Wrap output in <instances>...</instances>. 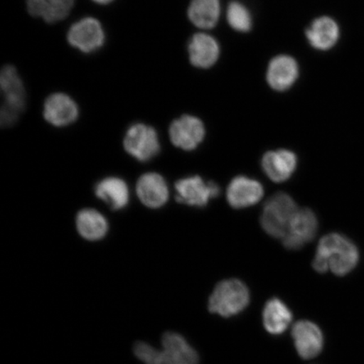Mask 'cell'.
<instances>
[{"mask_svg":"<svg viewBox=\"0 0 364 364\" xmlns=\"http://www.w3.org/2000/svg\"><path fill=\"white\" fill-rule=\"evenodd\" d=\"M135 357L144 364H198V352L183 336L166 331L161 338V348L144 341H136L133 349Z\"/></svg>","mask_w":364,"mask_h":364,"instance_id":"6da1fadb","label":"cell"},{"mask_svg":"<svg viewBox=\"0 0 364 364\" xmlns=\"http://www.w3.org/2000/svg\"><path fill=\"white\" fill-rule=\"evenodd\" d=\"M358 259V250L351 240L339 234H330L318 242L313 267L320 273L331 270L335 275L344 276L356 267Z\"/></svg>","mask_w":364,"mask_h":364,"instance_id":"7a4b0ae2","label":"cell"},{"mask_svg":"<svg viewBox=\"0 0 364 364\" xmlns=\"http://www.w3.org/2000/svg\"><path fill=\"white\" fill-rule=\"evenodd\" d=\"M0 86L4 97L0 122L3 127H11L16 124L20 114L25 110L26 104L24 85L15 67L7 65L3 68L0 75Z\"/></svg>","mask_w":364,"mask_h":364,"instance_id":"3957f363","label":"cell"},{"mask_svg":"<svg viewBox=\"0 0 364 364\" xmlns=\"http://www.w3.org/2000/svg\"><path fill=\"white\" fill-rule=\"evenodd\" d=\"M247 287L238 279H228L218 284L209 298L208 309L223 317L238 315L248 306Z\"/></svg>","mask_w":364,"mask_h":364,"instance_id":"277c9868","label":"cell"},{"mask_svg":"<svg viewBox=\"0 0 364 364\" xmlns=\"http://www.w3.org/2000/svg\"><path fill=\"white\" fill-rule=\"evenodd\" d=\"M298 208L294 199L284 193L273 195L263 208L261 225L272 237L283 239Z\"/></svg>","mask_w":364,"mask_h":364,"instance_id":"5b68a950","label":"cell"},{"mask_svg":"<svg viewBox=\"0 0 364 364\" xmlns=\"http://www.w3.org/2000/svg\"><path fill=\"white\" fill-rule=\"evenodd\" d=\"M124 149L139 161H148L161 150L156 131L152 127L136 124L129 127L124 138Z\"/></svg>","mask_w":364,"mask_h":364,"instance_id":"8992f818","label":"cell"},{"mask_svg":"<svg viewBox=\"0 0 364 364\" xmlns=\"http://www.w3.org/2000/svg\"><path fill=\"white\" fill-rule=\"evenodd\" d=\"M176 201L189 206L204 207L209 200L220 195V188L210 181L206 183L201 177L195 176L181 179L175 185Z\"/></svg>","mask_w":364,"mask_h":364,"instance_id":"52a82bcc","label":"cell"},{"mask_svg":"<svg viewBox=\"0 0 364 364\" xmlns=\"http://www.w3.org/2000/svg\"><path fill=\"white\" fill-rule=\"evenodd\" d=\"M68 41L73 47L85 53L97 51L105 43V33L101 23L95 18H84L70 27Z\"/></svg>","mask_w":364,"mask_h":364,"instance_id":"ba28073f","label":"cell"},{"mask_svg":"<svg viewBox=\"0 0 364 364\" xmlns=\"http://www.w3.org/2000/svg\"><path fill=\"white\" fill-rule=\"evenodd\" d=\"M318 221L311 209H298L287 230L283 242L289 250H299L316 237Z\"/></svg>","mask_w":364,"mask_h":364,"instance_id":"9c48e42d","label":"cell"},{"mask_svg":"<svg viewBox=\"0 0 364 364\" xmlns=\"http://www.w3.org/2000/svg\"><path fill=\"white\" fill-rule=\"evenodd\" d=\"M205 127L198 117L189 115L182 116L172 122L170 127V136L173 144L181 149L193 150L203 142Z\"/></svg>","mask_w":364,"mask_h":364,"instance_id":"30bf717a","label":"cell"},{"mask_svg":"<svg viewBox=\"0 0 364 364\" xmlns=\"http://www.w3.org/2000/svg\"><path fill=\"white\" fill-rule=\"evenodd\" d=\"M292 336L296 350L304 359L318 356L324 345V336L318 326L311 321H300L293 326Z\"/></svg>","mask_w":364,"mask_h":364,"instance_id":"8fae6325","label":"cell"},{"mask_svg":"<svg viewBox=\"0 0 364 364\" xmlns=\"http://www.w3.org/2000/svg\"><path fill=\"white\" fill-rule=\"evenodd\" d=\"M43 116L49 124L66 127L74 124L79 117V109L68 95L56 93L50 95L44 103Z\"/></svg>","mask_w":364,"mask_h":364,"instance_id":"7c38bea8","label":"cell"},{"mask_svg":"<svg viewBox=\"0 0 364 364\" xmlns=\"http://www.w3.org/2000/svg\"><path fill=\"white\" fill-rule=\"evenodd\" d=\"M264 190L260 182L245 176H237L227 189L228 203L234 208H245L257 203Z\"/></svg>","mask_w":364,"mask_h":364,"instance_id":"4fadbf2b","label":"cell"},{"mask_svg":"<svg viewBox=\"0 0 364 364\" xmlns=\"http://www.w3.org/2000/svg\"><path fill=\"white\" fill-rule=\"evenodd\" d=\"M136 190L141 203L150 208L162 207L169 198L166 181L157 173H146L141 176Z\"/></svg>","mask_w":364,"mask_h":364,"instance_id":"5bb4252c","label":"cell"},{"mask_svg":"<svg viewBox=\"0 0 364 364\" xmlns=\"http://www.w3.org/2000/svg\"><path fill=\"white\" fill-rule=\"evenodd\" d=\"M262 169L274 182H284L290 178L297 167V157L289 150L279 149L264 154Z\"/></svg>","mask_w":364,"mask_h":364,"instance_id":"9a60e30c","label":"cell"},{"mask_svg":"<svg viewBox=\"0 0 364 364\" xmlns=\"http://www.w3.org/2000/svg\"><path fill=\"white\" fill-rule=\"evenodd\" d=\"M299 76L297 63L292 57L279 55L268 66L267 80L273 90L284 91L292 86Z\"/></svg>","mask_w":364,"mask_h":364,"instance_id":"2e32d148","label":"cell"},{"mask_svg":"<svg viewBox=\"0 0 364 364\" xmlns=\"http://www.w3.org/2000/svg\"><path fill=\"white\" fill-rule=\"evenodd\" d=\"M190 61L201 68L212 67L220 56V46L213 36L198 33L193 36L188 46Z\"/></svg>","mask_w":364,"mask_h":364,"instance_id":"e0dca14e","label":"cell"},{"mask_svg":"<svg viewBox=\"0 0 364 364\" xmlns=\"http://www.w3.org/2000/svg\"><path fill=\"white\" fill-rule=\"evenodd\" d=\"M306 36L313 48L325 51L338 43L339 27L331 18L323 16L312 22L306 31Z\"/></svg>","mask_w":364,"mask_h":364,"instance_id":"ac0fdd59","label":"cell"},{"mask_svg":"<svg viewBox=\"0 0 364 364\" xmlns=\"http://www.w3.org/2000/svg\"><path fill=\"white\" fill-rule=\"evenodd\" d=\"M75 0H26L31 16L41 17L48 23L60 21L68 16Z\"/></svg>","mask_w":364,"mask_h":364,"instance_id":"d6986e66","label":"cell"},{"mask_svg":"<svg viewBox=\"0 0 364 364\" xmlns=\"http://www.w3.org/2000/svg\"><path fill=\"white\" fill-rule=\"evenodd\" d=\"M97 198L110 205L114 210L124 208L129 202V189L124 180L107 177L95 188Z\"/></svg>","mask_w":364,"mask_h":364,"instance_id":"ffe728a7","label":"cell"},{"mask_svg":"<svg viewBox=\"0 0 364 364\" xmlns=\"http://www.w3.org/2000/svg\"><path fill=\"white\" fill-rule=\"evenodd\" d=\"M293 315L290 309L280 299L273 298L268 301L263 311V324L272 335H280L288 329Z\"/></svg>","mask_w":364,"mask_h":364,"instance_id":"44dd1931","label":"cell"},{"mask_svg":"<svg viewBox=\"0 0 364 364\" xmlns=\"http://www.w3.org/2000/svg\"><path fill=\"white\" fill-rule=\"evenodd\" d=\"M76 226L82 237L90 241L102 240L108 231L107 218L91 208L83 209L78 213Z\"/></svg>","mask_w":364,"mask_h":364,"instance_id":"7402d4cb","label":"cell"},{"mask_svg":"<svg viewBox=\"0 0 364 364\" xmlns=\"http://www.w3.org/2000/svg\"><path fill=\"white\" fill-rule=\"evenodd\" d=\"M220 0H192L190 4L189 19L199 28H213L220 19Z\"/></svg>","mask_w":364,"mask_h":364,"instance_id":"603a6c76","label":"cell"},{"mask_svg":"<svg viewBox=\"0 0 364 364\" xmlns=\"http://www.w3.org/2000/svg\"><path fill=\"white\" fill-rule=\"evenodd\" d=\"M227 21L232 28L240 33H247L252 28V16L248 9L238 1L231 2L228 6Z\"/></svg>","mask_w":364,"mask_h":364,"instance_id":"cb8c5ba5","label":"cell"},{"mask_svg":"<svg viewBox=\"0 0 364 364\" xmlns=\"http://www.w3.org/2000/svg\"><path fill=\"white\" fill-rule=\"evenodd\" d=\"M93 1L99 4H108L114 1V0H93Z\"/></svg>","mask_w":364,"mask_h":364,"instance_id":"d4e9b609","label":"cell"}]
</instances>
